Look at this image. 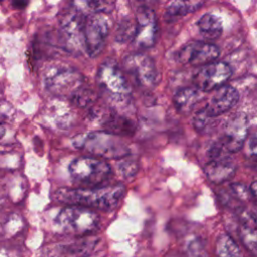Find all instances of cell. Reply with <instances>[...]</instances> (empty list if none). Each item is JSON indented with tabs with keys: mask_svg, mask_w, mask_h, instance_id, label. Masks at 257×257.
<instances>
[{
	"mask_svg": "<svg viewBox=\"0 0 257 257\" xmlns=\"http://www.w3.org/2000/svg\"><path fill=\"white\" fill-rule=\"evenodd\" d=\"M124 193L125 188L122 185L92 188H60L53 193V199L68 206L110 211L118 206Z\"/></svg>",
	"mask_w": 257,
	"mask_h": 257,
	"instance_id": "cell-1",
	"label": "cell"
},
{
	"mask_svg": "<svg viewBox=\"0 0 257 257\" xmlns=\"http://www.w3.org/2000/svg\"><path fill=\"white\" fill-rule=\"evenodd\" d=\"M96 82L100 94L116 109L127 108L132 103V88L124 72L113 59L104 60L98 68Z\"/></svg>",
	"mask_w": 257,
	"mask_h": 257,
	"instance_id": "cell-2",
	"label": "cell"
},
{
	"mask_svg": "<svg viewBox=\"0 0 257 257\" xmlns=\"http://www.w3.org/2000/svg\"><path fill=\"white\" fill-rule=\"evenodd\" d=\"M43 84L54 96L66 97L77 102L88 90L84 86L83 75L65 63H51L42 74Z\"/></svg>",
	"mask_w": 257,
	"mask_h": 257,
	"instance_id": "cell-3",
	"label": "cell"
},
{
	"mask_svg": "<svg viewBox=\"0 0 257 257\" xmlns=\"http://www.w3.org/2000/svg\"><path fill=\"white\" fill-rule=\"evenodd\" d=\"M74 145L98 159H120L128 154L127 145L121 138L112 133H88L77 137Z\"/></svg>",
	"mask_w": 257,
	"mask_h": 257,
	"instance_id": "cell-4",
	"label": "cell"
},
{
	"mask_svg": "<svg viewBox=\"0 0 257 257\" xmlns=\"http://www.w3.org/2000/svg\"><path fill=\"white\" fill-rule=\"evenodd\" d=\"M99 224V216L91 209L80 206H67L55 218L59 232L76 237L91 234Z\"/></svg>",
	"mask_w": 257,
	"mask_h": 257,
	"instance_id": "cell-5",
	"label": "cell"
},
{
	"mask_svg": "<svg viewBox=\"0 0 257 257\" xmlns=\"http://www.w3.org/2000/svg\"><path fill=\"white\" fill-rule=\"evenodd\" d=\"M68 172L74 184L82 188L99 187L108 180L111 168L107 162L94 157H79L68 166Z\"/></svg>",
	"mask_w": 257,
	"mask_h": 257,
	"instance_id": "cell-6",
	"label": "cell"
},
{
	"mask_svg": "<svg viewBox=\"0 0 257 257\" xmlns=\"http://www.w3.org/2000/svg\"><path fill=\"white\" fill-rule=\"evenodd\" d=\"M85 15L78 7L69 8L59 20L60 40L63 47L73 54L86 52L84 39Z\"/></svg>",
	"mask_w": 257,
	"mask_h": 257,
	"instance_id": "cell-7",
	"label": "cell"
},
{
	"mask_svg": "<svg viewBox=\"0 0 257 257\" xmlns=\"http://www.w3.org/2000/svg\"><path fill=\"white\" fill-rule=\"evenodd\" d=\"M248 126L249 123L245 114L238 113L232 116L224 127L223 136L212 147L210 155L219 156L238 152L247 137Z\"/></svg>",
	"mask_w": 257,
	"mask_h": 257,
	"instance_id": "cell-8",
	"label": "cell"
},
{
	"mask_svg": "<svg viewBox=\"0 0 257 257\" xmlns=\"http://www.w3.org/2000/svg\"><path fill=\"white\" fill-rule=\"evenodd\" d=\"M109 18L103 12H91L85 17V50L89 56L94 57L102 51L109 33Z\"/></svg>",
	"mask_w": 257,
	"mask_h": 257,
	"instance_id": "cell-9",
	"label": "cell"
},
{
	"mask_svg": "<svg viewBox=\"0 0 257 257\" xmlns=\"http://www.w3.org/2000/svg\"><path fill=\"white\" fill-rule=\"evenodd\" d=\"M124 70L136 83L145 88H153L159 81V72L154 60L142 52L131 53L123 59Z\"/></svg>",
	"mask_w": 257,
	"mask_h": 257,
	"instance_id": "cell-10",
	"label": "cell"
},
{
	"mask_svg": "<svg viewBox=\"0 0 257 257\" xmlns=\"http://www.w3.org/2000/svg\"><path fill=\"white\" fill-rule=\"evenodd\" d=\"M220 50L212 42L193 40L183 45L176 53V59L183 64L207 65L217 60Z\"/></svg>",
	"mask_w": 257,
	"mask_h": 257,
	"instance_id": "cell-11",
	"label": "cell"
},
{
	"mask_svg": "<svg viewBox=\"0 0 257 257\" xmlns=\"http://www.w3.org/2000/svg\"><path fill=\"white\" fill-rule=\"evenodd\" d=\"M135 35L132 40L137 48H150L157 40L158 20L153 9L140 6L136 13Z\"/></svg>",
	"mask_w": 257,
	"mask_h": 257,
	"instance_id": "cell-12",
	"label": "cell"
},
{
	"mask_svg": "<svg viewBox=\"0 0 257 257\" xmlns=\"http://www.w3.org/2000/svg\"><path fill=\"white\" fill-rule=\"evenodd\" d=\"M232 75L230 65L223 61H214L202 66L194 76V84L200 91L206 92L224 86Z\"/></svg>",
	"mask_w": 257,
	"mask_h": 257,
	"instance_id": "cell-13",
	"label": "cell"
},
{
	"mask_svg": "<svg viewBox=\"0 0 257 257\" xmlns=\"http://www.w3.org/2000/svg\"><path fill=\"white\" fill-rule=\"evenodd\" d=\"M97 240L79 237L74 241L60 243L45 249L44 257H87L95 248Z\"/></svg>",
	"mask_w": 257,
	"mask_h": 257,
	"instance_id": "cell-14",
	"label": "cell"
},
{
	"mask_svg": "<svg viewBox=\"0 0 257 257\" xmlns=\"http://www.w3.org/2000/svg\"><path fill=\"white\" fill-rule=\"evenodd\" d=\"M239 100V92L230 85H224L216 90L208 104L202 109L205 113L215 118L230 110Z\"/></svg>",
	"mask_w": 257,
	"mask_h": 257,
	"instance_id": "cell-15",
	"label": "cell"
},
{
	"mask_svg": "<svg viewBox=\"0 0 257 257\" xmlns=\"http://www.w3.org/2000/svg\"><path fill=\"white\" fill-rule=\"evenodd\" d=\"M205 174L207 178L216 184L223 183L231 179L236 172V165L227 155L212 158L205 166Z\"/></svg>",
	"mask_w": 257,
	"mask_h": 257,
	"instance_id": "cell-16",
	"label": "cell"
},
{
	"mask_svg": "<svg viewBox=\"0 0 257 257\" xmlns=\"http://www.w3.org/2000/svg\"><path fill=\"white\" fill-rule=\"evenodd\" d=\"M201 92L197 87H184L174 96V104L182 113L190 112L201 99Z\"/></svg>",
	"mask_w": 257,
	"mask_h": 257,
	"instance_id": "cell-17",
	"label": "cell"
},
{
	"mask_svg": "<svg viewBox=\"0 0 257 257\" xmlns=\"http://www.w3.org/2000/svg\"><path fill=\"white\" fill-rule=\"evenodd\" d=\"M197 27L206 39H216L223 31V24L220 17L213 13H206L201 16L197 21Z\"/></svg>",
	"mask_w": 257,
	"mask_h": 257,
	"instance_id": "cell-18",
	"label": "cell"
},
{
	"mask_svg": "<svg viewBox=\"0 0 257 257\" xmlns=\"http://www.w3.org/2000/svg\"><path fill=\"white\" fill-rule=\"evenodd\" d=\"M204 3L201 1H189V2H183V1H175L168 5L166 12H165V18L167 20H173L177 17H181L183 15H186L188 13L194 12L198 10Z\"/></svg>",
	"mask_w": 257,
	"mask_h": 257,
	"instance_id": "cell-19",
	"label": "cell"
},
{
	"mask_svg": "<svg viewBox=\"0 0 257 257\" xmlns=\"http://www.w3.org/2000/svg\"><path fill=\"white\" fill-rule=\"evenodd\" d=\"M217 257H242L237 243L227 234H221L216 242Z\"/></svg>",
	"mask_w": 257,
	"mask_h": 257,
	"instance_id": "cell-20",
	"label": "cell"
},
{
	"mask_svg": "<svg viewBox=\"0 0 257 257\" xmlns=\"http://www.w3.org/2000/svg\"><path fill=\"white\" fill-rule=\"evenodd\" d=\"M239 236L244 246L251 252L257 254V229L244 224L239 229Z\"/></svg>",
	"mask_w": 257,
	"mask_h": 257,
	"instance_id": "cell-21",
	"label": "cell"
},
{
	"mask_svg": "<svg viewBox=\"0 0 257 257\" xmlns=\"http://www.w3.org/2000/svg\"><path fill=\"white\" fill-rule=\"evenodd\" d=\"M135 28H136L135 21H132L130 19L122 20L116 29L115 39L119 42H125L127 40H133L134 35H135Z\"/></svg>",
	"mask_w": 257,
	"mask_h": 257,
	"instance_id": "cell-22",
	"label": "cell"
},
{
	"mask_svg": "<svg viewBox=\"0 0 257 257\" xmlns=\"http://www.w3.org/2000/svg\"><path fill=\"white\" fill-rule=\"evenodd\" d=\"M118 170L120 172V174L127 178V177H133L137 171H138V165L135 161L132 160H124V161H120L117 164Z\"/></svg>",
	"mask_w": 257,
	"mask_h": 257,
	"instance_id": "cell-23",
	"label": "cell"
},
{
	"mask_svg": "<svg viewBox=\"0 0 257 257\" xmlns=\"http://www.w3.org/2000/svg\"><path fill=\"white\" fill-rule=\"evenodd\" d=\"M230 188H231L233 194L242 200L248 199L249 195L251 194L250 189H248L246 186H244L243 184H240V183H234L230 186Z\"/></svg>",
	"mask_w": 257,
	"mask_h": 257,
	"instance_id": "cell-24",
	"label": "cell"
},
{
	"mask_svg": "<svg viewBox=\"0 0 257 257\" xmlns=\"http://www.w3.org/2000/svg\"><path fill=\"white\" fill-rule=\"evenodd\" d=\"M189 254H190V257H207L202 244L196 241L192 242L189 245Z\"/></svg>",
	"mask_w": 257,
	"mask_h": 257,
	"instance_id": "cell-25",
	"label": "cell"
},
{
	"mask_svg": "<svg viewBox=\"0 0 257 257\" xmlns=\"http://www.w3.org/2000/svg\"><path fill=\"white\" fill-rule=\"evenodd\" d=\"M249 148H250V152L253 156L257 157V133L253 135V137L251 138L250 140V145H249Z\"/></svg>",
	"mask_w": 257,
	"mask_h": 257,
	"instance_id": "cell-26",
	"label": "cell"
},
{
	"mask_svg": "<svg viewBox=\"0 0 257 257\" xmlns=\"http://www.w3.org/2000/svg\"><path fill=\"white\" fill-rule=\"evenodd\" d=\"M250 192H251V195L254 196L256 199H257V181L253 182L250 186Z\"/></svg>",
	"mask_w": 257,
	"mask_h": 257,
	"instance_id": "cell-27",
	"label": "cell"
},
{
	"mask_svg": "<svg viewBox=\"0 0 257 257\" xmlns=\"http://www.w3.org/2000/svg\"><path fill=\"white\" fill-rule=\"evenodd\" d=\"M255 221H256V224H257V215H256V217H255Z\"/></svg>",
	"mask_w": 257,
	"mask_h": 257,
	"instance_id": "cell-28",
	"label": "cell"
}]
</instances>
